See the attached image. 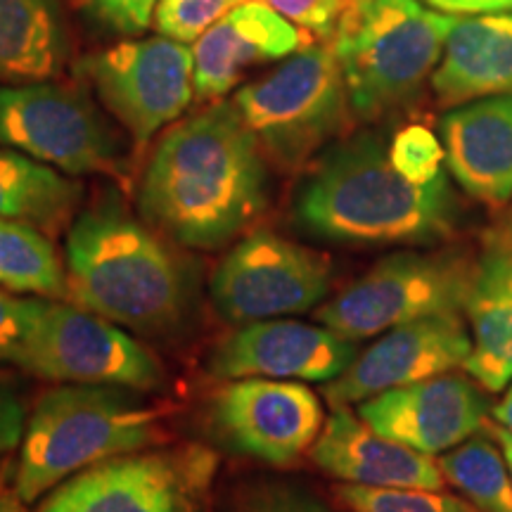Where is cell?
<instances>
[{"mask_svg": "<svg viewBox=\"0 0 512 512\" xmlns=\"http://www.w3.org/2000/svg\"><path fill=\"white\" fill-rule=\"evenodd\" d=\"M268 204V164L233 100H216L159 140L140 183L152 228L190 249H219Z\"/></svg>", "mask_w": 512, "mask_h": 512, "instance_id": "obj_1", "label": "cell"}, {"mask_svg": "<svg viewBox=\"0 0 512 512\" xmlns=\"http://www.w3.org/2000/svg\"><path fill=\"white\" fill-rule=\"evenodd\" d=\"M64 266L76 306L138 335L181 330L195 302L188 259L119 197H100L76 216Z\"/></svg>", "mask_w": 512, "mask_h": 512, "instance_id": "obj_2", "label": "cell"}, {"mask_svg": "<svg viewBox=\"0 0 512 512\" xmlns=\"http://www.w3.org/2000/svg\"><path fill=\"white\" fill-rule=\"evenodd\" d=\"M294 221L337 245H437L451 238L456 200L446 174L413 183L377 133L325 147L294 200Z\"/></svg>", "mask_w": 512, "mask_h": 512, "instance_id": "obj_3", "label": "cell"}, {"mask_svg": "<svg viewBox=\"0 0 512 512\" xmlns=\"http://www.w3.org/2000/svg\"><path fill=\"white\" fill-rule=\"evenodd\" d=\"M140 394L110 384H60L48 389L27 418L19 444V501L36 503L86 467L157 444L164 411L150 406Z\"/></svg>", "mask_w": 512, "mask_h": 512, "instance_id": "obj_4", "label": "cell"}, {"mask_svg": "<svg viewBox=\"0 0 512 512\" xmlns=\"http://www.w3.org/2000/svg\"><path fill=\"white\" fill-rule=\"evenodd\" d=\"M456 19L420 0H349L330 46L356 117L375 121L411 102L437 69Z\"/></svg>", "mask_w": 512, "mask_h": 512, "instance_id": "obj_5", "label": "cell"}, {"mask_svg": "<svg viewBox=\"0 0 512 512\" xmlns=\"http://www.w3.org/2000/svg\"><path fill=\"white\" fill-rule=\"evenodd\" d=\"M233 102L264 155L285 171L309 164L354 117L330 43L294 53L264 79L242 86Z\"/></svg>", "mask_w": 512, "mask_h": 512, "instance_id": "obj_6", "label": "cell"}, {"mask_svg": "<svg viewBox=\"0 0 512 512\" xmlns=\"http://www.w3.org/2000/svg\"><path fill=\"white\" fill-rule=\"evenodd\" d=\"M475 261L456 252L389 254L347 290L320 304L316 318L342 337L361 342L422 318L465 313Z\"/></svg>", "mask_w": 512, "mask_h": 512, "instance_id": "obj_7", "label": "cell"}, {"mask_svg": "<svg viewBox=\"0 0 512 512\" xmlns=\"http://www.w3.org/2000/svg\"><path fill=\"white\" fill-rule=\"evenodd\" d=\"M216 470L202 444L143 448L64 479L36 512H209Z\"/></svg>", "mask_w": 512, "mask_h": 512, "instance_id": "obj_8", "label": "cell"}, {"mask_svg": "<svg viewBox=\"0 0 512 512\" xmlns=\"http://www.w3.org/2000/svg\"><path fill=\"white\" fill-rule=\"evenodd\" d=\"M17 368L60 384H110L155 392L164 384L159 358L112 320L76 304L34 299Z\"/></svg>", "mask_w": 512, "mask_h": 512, "instance_id": "obj_9", "label": "cell"}, {"mask_svg": "<svg viewBox=\"0 0 512 512\" xmlns=\"http://www.w3.org/2000/svg\"><path fill=\"white\" fill-rule=\"evenodd\" d=\"M0 145L67 176L119 174L124 143L76 86L53 81L0 86Z\"/></svg>", "mask_w": 512, "mask_h": 512, "instance_id": "obj_10", "label": "cell"}, {"mask_svg": "<svg viewBox=\"0 0 512 512\" xmlns=\"http://www.w3.org/2000/svg\"><path fill=\"white\" fill-rule=\"evenodd\" d=\"M76 76L143 147L195 100L192 46L166 36L138 38L83 57Z\"/></svg>", "mask_w": 512, "mask_h": 512, "instance_id": "obj_11", "label": "cell"}, {"mask_svg": "<svg viewBox=\"0 0 512 512\" xmlns=\"http://www.w3.org/2000/svg\"><path fill=\"white\" fill-rule=\"evenodd\" d=\"M330 285L328 256L271 230H254L223 256L209 292L223 318L245 325L316 309Z\"/></svg>", "mask_w": 512, "mask_h": 512, "instance_id": "obj_12", "label": "cell"}, {"mask_svg": "<svg viewBox=\"0 0 512 512\" xmlns=\"http://www.w3.org/2000/svg\"><path fill=\"white\" fill-rule=\"evenodd\" d=\"M211 418L233 451L275 467L309 453L325 425L323 403L311 387L268 377L230 380L211 401Z\"/></svg>", "mask_w": 512, "mask_h": 512, "instance_id": "obj_13", "label": "cell"}, {"mask_svg": "<svg viewBox=\"0 0 512 512\" xmlns=\"http://www.w3.org/2000/svg\"><path fill=\"white\" fill-rule=\"evenodd\" d=\"M470 351L463 313L415 320L382 332L375 344L358 351L354 363L325 384L323 394L332 408L351 406L387 389L465 368Z\"/></svg>", "mask_w": 512, "mask_h": 512, "instance_id": "obj_14", "label": "cell"}, {"mask_svg": "<svg viewBox=\"0 0 512 512\" xmlns=\"http://www.w3.org/2000/svg\"><path fill=\"white\" fill-rule=\"evenodd\" d=\"M358 356L354 339L328 325L271 318L245 323L228 335L209 358V370L223 380L268 377V380L330 382Z\"/></svg>", "mask_w": 512, "mask_h": 512, "instance_id": "obj_15", "label": "cell"}, {"mask_svg": "<svg viewBox=\"0 0 512 512\" xmlns=\"http://www.w3.org/2000/svg\"><path fill=\"white\" fill-rule=\"evenodd\" d=\"M358 415L384 437L439 456L482 430L486 401L470 380L444 373L370 396Z\"/></svg>", "mask_w": 512, "mask_h": 512, "instance_id": "obj_16", "label": "cell"}, {"mask_svg": "<svg viewBox=\"0 0 512 512\" xmlns=\"http://www.w3.org/2000/svg\"><path fill=\"white\" fill-rule=\"evenodd\" d=\"M309 46H313L309 31L259 0H247L192 43L195 100H223L247 69L278 62Z\"/></svg>", "mask_w": 512, "mask_h": 512, "instance_id": "obj_17", "label": "cell"}, {"mask_svg": "<svg viewBox=\"0 0 512 512\" xmlns=\"http://www.w3.org/2000/svg\"><path fill=\"white\" fill-rule=\"evenodd\" d=\"M309 456L325 475L344 484L444 489L439 460L375 432L349 406L332 408Z\"/></svg>", "mask_w": 512, "mask_h": 512, "instance_id": "obj_18", "label": "cell"}, {"mask_svg": "<svg viewBox=\"0 0 512 512\" xmlns=\"http://www.w3.org/2000/svg\"><path fill=\"white\" fill-rule=\"evenodd\" d=\"M439 128L453 181L486 207H508L512 202V95H489L453 107Z\"/></svg>", "mask_w": 512, "mask_h": 512, "instance_id": "obj_19", "label": "cell"}, {"mask_svg": "<svg viewBox=\"0 0 512 512\" xmlns=\"http://www.w3.org/2000/svg\"><path fill=\"white\" fill-rule=\"evenodd\" d=\"M465 316L472 325L465 370L486 392H501L512 382V242L496 230L475 261Z\"/></svg>", "mask_w": 512, "mask_h": 512, "instance_id": "obj_20", "label": "cell"}, {"mask_svg": "<svg viewBox=\"0 0 512 512\" xmlns=\"http://www.w3.org/2000/svg\"><path fill=\"white\" fill-rule=\"evenodd\" d=\"M439 105L512 95V12L458 17L432 74Z\"/></svg>", "mask_w": 512, "mask_h": 512, "instance_id": "obj_21", "label": "cell"}, {"mask_svg": "<svg viewBox=\"0 0 512 512\" xmlns=\"http://www.w3.org/2000/svg\"><path fill=\"white\" fill-rule=\"evenodd\" d=\"M69 48L60 0H0V86L53 81Z\"/></svg>", "mask_w": 512, "mask_h": 512, "instance_id": "obj_22", "label": "cell"}, {"mask_svg": "<svg viewBox=\"0 0 512 512\" xmlns=\"http://www.w3.org/2000/svg\"><path fill=\"white\" fill-rule=\"evenodd\" d=\"M83 188L53 166L0 145V219L57 233L79 207Z\"/></svg>", "mask_w": 512, "mask_h": 512, "instance_id": "obj_23", "label": "cell"}, {"mask_svg": "<svg viewBox=\"0 0 512 512\" xmlns=\"http://www.w3.org/2000/svg\"><path fill=\"white\" fill-rule=\"evenodd\" d=\"M0 287L46 299L67 297V266L43 230L0 219Z\"/></svg>", "mask_w": 512, "mask_h": 512, "instance_id": "obj_24", "label": "cell"}, {"mask_svg": "<svg viewBox=\"0 0 512 512\" xmlns=\"http://www.w3.org/2000/svg\"><path fill=\"white\" fill-rule=\"evenodd\" d=\"M439 467L477 512H512V477L496 441L470 437L446 451Z\"/></svg>", "mask_w": 512, "mask_h": 512, "instance_id": "obj_25", "label": "cell"}, {"mask_svg": "<svg viewBox=\"0 0 512 512\" xmlns=\"http://www.w3.org/2000/svg\"><path fill=\"white\" fill-rule=\"evenodd\" d=\"M335 496L351 512H477L463 498L441 494V489L342 484Z\"/></svg>", "mask_w": 512, "mask_h": 512, "instance_id": "obj_26", "label": "cell"}, {"mask_svg": "<svg viewBox=\"0 0 512 512\" xmlns=\"http://www.w3.org/2000/svg\"><path fill=\"white\" fill-rule=\"evenodd\" d=\"M389 159L396 171L413 183L425 185L444 176V143L422 124H408L399 133H394L392 143H389Z\"/></svg>", "mask_w": 512, "mask_h": 512, "instance_id": "obj_27", "label": "cell"}, {"mask_svg": "<svg viewBox=\"0 0 512 512\" xmlns=\"http://www.w3.org/2000/svg\"><path fill=\"white\" fill-rule=\"evenodd\" d=\"M242 3L247 0H159L152 24L162 36L192 46Z\"/></svg>", "mask_w": 512, "mask_h": 512, "instance_id": "obj_28", "label": "cell"}, {"mask_svg": "<svg viewBox=\"0 0 512 512\" xmlns=\"http://www.w3.org/2000/svg\"><path fill=\"white\" fill-rule=\"evenodd\" d=\"M100 27L121 36H138L155 19L159 0H74Z\"/></svg>", "mask_w": 512, "mask_h": 512, "instance_id": "obj_29", "label": "cell"}, {"mask_svg": "<svg viewBox=\"0 0 512 512\" xmlns=\"http://www.w3.org/2000/svg\"><path fill=\"white\" fill-rule=\"evenodd\" d=\"M228 512H328L309 491L290 484H256L242 491Z\"/></svg>", "mask_w": 512, "mask_h": 512, "instance_id": "obj_30", "label": "cell"}, {"mask_svg": "<svg viewBox=\"0 0 512 512\" xmlns=\"http://www.w3.org/2000/svg\"><path fill=\"white\" fill-rule=\"evenodd\" d=\"M311 36L332 41L349 0H259Z\"/></svg>", "mask_w": 512, "mask_h": 512, "instance_id": "obj_31", "label": "cell"}, {"mask_svg": "<svg viewBox=\"0 0 512 512\" xmlns=\"http://www.w3.org/2000/svg\"><path fill=\"white\" fill-rule=\"evenodd\" d=\"M31 318H34V299H19L12 292L0 290V363L15 366Z\"/></svg>", "mask_w": 512, "mask_h": 512, "instance_id": "obj_32", "label": "cell"}, {"mask_svg": "<svg viewBox=\"0 0 512 512\" xmlns=\"http://www.w3.org/2000/svg\"><path fill=\"white\" fill-rule=\"evenodd\" d=\"M27 430V406L17 384L0 373V456L22 444Z\"/></svg>", "mask_w": 512, "mask_h": 512, "instance_id": "obj_33", "label": "cell"}, {"mask_svg": "<svg viewBox=\"0 0 512 512\" xmlns=\"http://www.w3.org/2000/svg\"><path fill=\"white\" fill-rule=\"evenodd\" d=\"M427 8L446 15H503L512 12V0H425Z\"/></svg>", "mask_w": 512, "mask_h": 512, "instance_id": "obj_34", "label": "cell"}, {"mask_svg": "<svg viewBox=\"0 0 512 512\" xmlns=\"http://www.w3.org/2000/svg\"><path fill=\"white\" fill-rule=\"evenodd\" d=\"M482 430L489 434V437L494 439L498 446H501V451H503V456H505V463H508V470H510V477H512V434L505 430V427L498 425L496 420L494 422L486 420Z\"/></svg>", "mask_w": 512, "mask_h": 512, "instance_id": "obj_35", "label": "cell"}, {"mask_svg": "<svg viewBox=\"0 0 512 512\" xmlns=\"http://www.w3.org/2000/svg\"><path fill=\"white\" fill-rule=\"evenodd\" d=\"M491 415H494V420L498 422V425L505 427V430L512 434V382H510V389L505 392L503 399L494 406Z\"/></svg>", "mask_w": 512, "mask_h": 512, "instance_id": "obj_36", "label": "cell"}, {"mask_svg": "<svg viewBox=\"0 0 512 512\" xmlns=\"http://www.w3.org/2000/svg\"><path fill=\"white\" fill-rule=\"evenodd\" d=\"M0 512H27V510H24V503L19 501L17 494H5V491H0Z\"/></svg>", "mask_w": 512, "mask_h": 512, "instance_id": "obj_37", "label": "cell"}, {"mask_svg": "<svg viewBox=\"0 0 512 512\" xmlns=\"http://www.w3.org/2000/svg\"><path fill=\"white\" fill-rule=\"evenodd\" d=\"M508 216H505V221H503V226L501 228H496V233L498 235H503L505 240H510L512 242V202L508 204Z\"/></svg>", "mask_w": 512, "mask_h": 512, "instance_id": "obj_38", "label": "cell"}]
</instances>
